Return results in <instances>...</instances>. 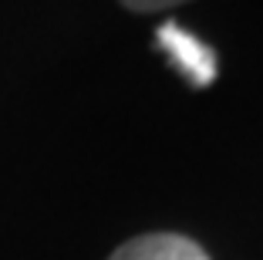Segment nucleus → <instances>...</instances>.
Returning a JSON list of instances; mask_svg holds the SVG:
<instances>
[{
  "instance_id": "7ed1b4c3",
  "label": "nucleus",
  "mask_w": 263,
  "mask_h": 260,
  "mask_svg": "<svg viewBox=\"0 0 263 260\" xmlns=\"http://www.w3.org/2000/svg\"><path fill=\"white\" fill-rule=\"evenodd\" d=\"M176 4H186V0H122V7L135 10V14H155V10H169Z\"/></svg>"
},
{
  "instance_id": "f03ea898",
  "label": "nucleus",
  "mask_w": 263,
  "mask_h": 260,
  "mask_svg": "<svg viewBox=\"0 0 263 260\" xmlns=\"http://www.w3.org/2000/svg\"><path fill=\"white\" fill-rule=\"evenodd\" d=\"M108 260H209V253L182 233H142L125 240Z\"/></svg>"
},
{
  "instance_id": "f257e3e1",
  "label": "nucleus",
  "mask_w": 263,
  "mask_h": 260,
  "mask_svg": "<svg viewBox=\"0 0 263 260\" xmlns=\"http://www.w3.org/2000/svg\"><path fill=\"white\" fill-rule=\"evenodd\" d=\"M155 38H159L162 51L189 75L193 84L206 88V84L216 81V54H213V47H206L199 38H193L186 27H179L176 21H169V24L159 27Z\"/></svg>"
}]
</instances>
